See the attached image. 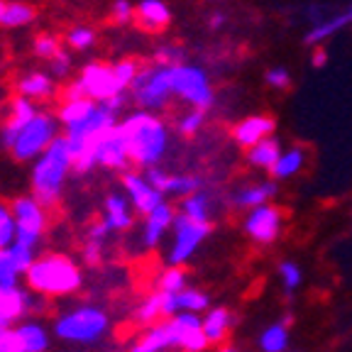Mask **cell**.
I'll use <instances>...</instances> for the list:
<instances>
[{"label":"cell","instance_id":"cell-1","mask_svg":"<svg viewBox=\"0 0 352 352\" xmlns=\"http://www.w3.org/2000/svg\"><path fill=\"white\" fill-rule=\"evenodd\" d=\"M122 138L130 149V160L140 169L157 166L169 149V127L157 110L138 108L118 122Z\"/></svg>","mask_w":352,"mask_h":352},{"label":"cell","instance_id":"cell-2","mask_svg":"<svg viewBox=\"0 0 352 352\" xmlns=\"http://www.w3.org/2000/svg\"><path fill=\"white\" fill-rule=\"evenodd\" d=\"M74 162H76V152H74L72 140L66 135H59L34 160L32 171H30V184H32V193L47 208L59 204L66 179L74 171Z\"/></svg>","mask_w":352,"mask_h":352},{"label":"cell","instance_id":"cell-3","mask_svg":"<svg viewBox=\"0 0 352 352\" xmlns=\"http://www.w3.org/2000/svg\"><path fill=\"white\" fill-rule=\"evenodd\" d=\"M25 281L37 296L64 298L81 289L83 274L81 267L69 254L50 252L34 259L32 267L25 272Z\"/></svg>","mask_w":352,"mask_h":352},{"label":"cell","instance_id":"cell-4","mask_svg":"<svg viewBox=\"0 0 352 352\" xmlns=\"http://www.w3.org/2000/svg\"><path fill=\"white\" fill-rule=\"evenodd\" d=\"M110 318L98 306H78L54 320V336L74 345H94L108 333Z\"/></svg>","mask_w":352,"mask_h":352},{"label":"cell","instance_id":"cell-5","mask_svg":"<svg viewBox=\"0 0 352 352\" xmlns=\"http://www.w3.org/2000/svg\"><path fill=\"white\" fill-rule=\"evenodd\" d=\"M127 94L122 83L118 81L116 72H113V64H105V61H88L81 66L78 76L72 83L64 86V96L61 98H74V96H86L91 100H110L116 96Z\"/></svg>","mask_w":352,"mask_h":352},{"label":"cell","instance_id":"cell-6","mask_svg":"<svg viewBox=\"0 0 352 352\" xmlns=\"http://www.w3.org/2000/svg\"><path fill=\"white\" fill-rule=\"evenodd\" d=\"M130 98L135 100L138 108L144 110H166L171 105L174 96V86H171V66L162 64H147L140 69L138 78L130 86Z\"/></svg>","mask_w":352,"mask_h":352},{"label":"cell","instance_id":"cell-7","mask_svg":"<svg viewBox=\"0 0 352 352\" xmlns=\"http://www.w3.org/2000/svg\"><path fill=\"white\" fill-rule=\"evenodd\" d=\"M59 127L61 122L56 118V113L39 110L37 116L22 127L17 140L12 142V147L8 152L12 154L15 162H34L44 149L59 138Z\"/></svg>","mask_w":352,"mask_h":352},{"label":"cell","instance_id":"cell-8","mask_svg":"<svg viewBox=\"0 0 352 352\" xmlns=\"http://www.w3.org/2000/svg\"><path fill=\"white\" fill-rule=\"evenodd\" d=\"M171 86H174V96L184 105L201 110H210L215 105V88L201 66L188 64V61L174 64L171 66Z\"/></svg>","mask_w":352,"mask_h":352},{"label":"cell","instance_id":"cell-9","mask_svg":"<svg viewBox=\"0 0 352 352\" xmlns=\"http://www.w3.org/2000/svg\"><path fill=\"white\" fill-rule=\"evenodd\" d=\"M10 208L17 220V242L39 248L44 230H47V220H50L47 206L34 193H30V196H17L10 204Z\"/></svg>","mask_w":352,"mask_h":352},{"label":"cell","instance_id":"cell-10","mask_svg":"<svg viewBox=\"0 0 352 352\" xmlns=\"http://www.w3.org/2000/svg\"><path fill=\"white\" fill-rule=\"evenodd\" d=\"M171 230H174V242H171V250H169V264H184L193 257V252L201 248V242L208 237L210 223L193 220L179 210Z\"/></svg>","mask_w":352,"mask_h":352},{"label":"cell","instance_id":"cell-11","mask_svg":"<svg viewBox=\"0 0 352 352\" xmlns=\"http://www.w3.org/2000/svg\"><path fill=\"white\" fill-rule=\"evenodd\" d=\"M120 122V113L113 110L105 103H96V108L88 113L86 118H81L78 122L64 127V135L72 140L76 147L81 144H91L96 138H100L103 132H108L110 127H116Z\"/></svg>","mask_w":352,"mask_h":352},{"label":"cell","instance_id":"cell-12","mask_svg":"<svg viewBox=\"0 0 352 352\" xmlns=\"http://www.w3.org/2000/svg\"><path fill=\"white\" fill-rule=\"evenodd\" d=\"M91 149H94L96 164L108 171H125L132 164L130 149H127V142L118 125L110 127L108 132H103L100 138H96L91 142Z\"/></svg>","mask_w":352,"mask_h":352},{"label":"cell","instance_id":"cell-13","mask_svg":"<svg viewBox=\"0 0 352 352\" xmlns=\"http://www.w3.org/2000/svg\"><path fill=\"white\" fill-rule=\"evenodd\" d=\"M281 226H284V213L274 204L254 206L245 218V232L257 245H272L279 237Z\"/></svg>","mask_w":352,"mask_h":352},{"label":"cell","instance_id":"cell-14","mask_svg":"<svg viewBox=\"0 0 352 352\" xmlns=\"http://www.w3.org/2000/svg\"><path fill=\"white\" fill-rule=\"evenodd\" d=\"M122 191H125V196L130 198L132 208L138 210L140 215H147L152 213L157 206L164 201V193L160 191V188L154 186L152 182H149L147 176H144V171H122Z\"/></svg>","mask_w":352,"mask_h":352},{"label":"cell","instance_id":"cell-15","mask_svg":"<svg viewBox=\"0 0 352 352\" xmlns=\"http://www.w3.org/2000/svg\"><path fill=\"white\" fill-rule=\"evenodd\" d=\"M171 325L176 333V347H182L184 352H204L210 345L204 330V318H198V314L182 311L171 318Z\"/></svg>","mask_w":352,"mask_h":352},{"label":"cell","instance_id":"cell-16","mask_svg":"<svg viewBox=\"0 0 352 352\" xmlns=\"http://www.w3.org/2000/svg\"><path fill=\"white\" fill-rule=\"evenodd\" d=\"M37 113H39V108L34 100L25 98V96H15V98L8 103V116H6V120H3V125H0V147L10 149L12 142L17 140V135H20V130L28 125Z\"/></svg>","mask_w":352,"mask_h":352},{"label":"cell","instance_id":"cell-17","mask_svg":"<svg viewBox=\"0 0 352 352\" xmlns=\"http://www.w3.org/2000/svg\"><path fill=\"white\" fill-rule=\"evenodd\" d=\"M276 130V120L272 116H264V113H254V116H248L237 120L230 130V138L237 147L250 149L252 144L262 142L264 138H272Z\"/></svg>","mask_w":352,"mask_h":352},{"label":"cell","instance_id":"cell-18","mask_svg":"<svg viewBox=\"0 0 352 352\" xmlns=\"http://www.w3.org/2000/svg\"><path fill=\"white\" fill-rule=\"evenodd\" d=\"M59 78L54 74H47V72H28L22 74V76L15 78V96H25V98L34 100V103H47V100L56 98L59 94Z\"/></svg>","mask_w":352,"mask_h":352},{"label":"cell","instance_id":"cell-19","mask_svg":"<svg viewBox=\"0 0 352 352\" xmlns=\"http://www.w3.org/2000/svg\"><path fill=\"white\" fill-rule=\"evenodd\" d=\"M32 308H37V301L20 284H0V320L6 325L25 318Z\"/></svg>","mask_w":352,"mask_h":352},{"label":"cell","instance_id":"cell-20","mask_svg":"<svg viewBox=\"0 0 352 352\" xmlns=\"http://www.w3.org/2000/svg\"><path fill=\"white\" fill-rule=\"evenodd\" d=\"M352 28V8H345V10L330 12V15H323L320 20L311 22V28L306 32V44L311 47H318V44L328 42L330 37L340 34L342 30Z\"/></svg>","mask_w":352,"mask_h":352},{"label":"cell","instance_id":"cell-21","mask_svg":"<svg viewBox=\"0 0 352 352\" xmlns=\"http://www.w3.org/2000/svg\"><path fill=\"white\" fill-rule=\"evenodd\" d=\"M135 25L147 34L164 32L171 25V8L166 6V0H140Z\"/></svg>","mask_w":352,"mask_h":352},{"label":"cell","instance_id":"cell-22","mask_svg":"<svg viewBox=\"0 0 352 352\" xmlns=\"http://www.w3.org/2000/svg\"><path fill=\"white\" fill-rule=\"evenodd\" d=\"M135 213L138 210L132 208L130 198L125 196V191H113L105 196V204H103V220L110 226L113 232H122V230H130L135 226Z\"/></svg>","mask_w":352,"mask_h":352},{"label":"cell","instance_id":"cell-23","mask_svg":"<svg viewBox=\"0 0 352 352\" xmlns=\"http://www.w3.org/2000/svg\"><path fill=\"white\" fill-rule=\"evenodd\" d=\"M176 218L174 206H169L166 201H162L152 213L144 215V226H142V245L144 248H157L162 242V237L171 230Z\"/></svg>","mask_w":352,"mask_h":352},{"label":"cell","instance_id":"cell-24","mask_svg":"<svg viewBox=\"0 0 352 352\" xmlns=\"http://www.w3.org/2000/svg\"><path fill=\"white\" fill-rule=\"evenodd\" d=\"M279 186H276V179H267V182H252V184H245L240 186L235 193H232V204L235 208H242V210H250L254 206H262V204H270L272 198L276 196Z\"/></svg>","mask_w":352,"mask_h":352},{"label":"cell","instance_id":"cell-25","mask_svg":"<svg viewBox=\"0 0 352 352\" xmlns=\"http://www.w3.org/2000/svg\"><path fill=\"white\" fill-rule=\"evenodd\" d=\"M169 347H176V333L174 325H171V318L149 325L144 338L135 342L130 347V352H166Z\"/></svg>","mask_w":352,"mask_h":352},{"label":"cell","instance_id":"cell-26","mask_svg":"<svg viewBox=\"0 0 352 352\" xmlns=\"http://www.w3.org/2000/svg\"><path fill=\"white\" fill-rule=\"evenodd\" d=\"M306 162H308L306 147H301V144H294V147H289V149H281L279 160H276V164L272 166L270 174H272V179H276V182L294 179V176H298L303 171Z\"/></svg>","mask_w":352,"mask_h":352},{"label":"cell","instance_id":"cell-27","mask_svg":"<svg viewBox=\"0 0 352 352\" xmlns=\"http://www.w3.org/2000/svg\"><path fill=\"white\" fill-rule=\"evenodd\" d=\"M279 154H281V142L272 135V138H264L262 142L245 149V162H248L252 169L272 171V166L279 160Z\"/></svg>","mask_w":352,"mask_h":352},{"label":"cell","instance_id":"cell-28","mask_svg":"<svg viewBox=\"0 0 352 352\" xmlns=\"http://www.w3.org/2000/svg\"><path fill=\"white\" fill-rule=\"evenodd\" d=\"M34 20H37L34 6H30L25 0H6V8H3V15H0V28L22 30L30 28Z\"/></svg>","mask_w":352,"mask_h":352},{"label":"cell","instance_id":"cell-29","mask_svg":"<svg viewBox=\"0 0 352 352\" xmlns=\"http://www.w3.org/2000/svg\"><path fill=\"white\" fill-rule=\"evenodd\" d=\"M17 336H20L22 350L25 352H47L50 350V333L37 320H25L17 325Z\"/></svg>","mask_w":352,"mask_h":352},{"label":"cell","instance_id":"cell-30","mask_svg":"<svg viewBox=\"0 0 352 352\" xmlns=\"http://www.w3.org/2000/svg\"><path fill=\"white\" fill-rule=\"evenodd\" d=\"M98 100H91L86 96H74V98H61L59 108H56V118H59L61 127L72 125V122H78L81 118H86L91 110L96 108Z\"/></svg>","mask_w":352,"mask_h":352},{"label":"cell","instance_id":"cell-31","mask_svg":"<svg viewBox=\"0 0 352 352\" xmlns=\"http://www.w3.org/2000/svg\"><path fill=\"white\" fill-rule=\"evenodd\" d=\"M230 311L228 308H208L204 316V330L206 336H208L210 345L213 342H220L223 338L228 336V330H230Z\"/></svg>","mask_w":352,"mask_h":352},{"label":"cell","instance_id":"cell-32","mask_svg":"<svg viewBox=\"0 0 352 352\" xmlns=\"http://www.w3.org/2000/svg\"><path fill=\"white\" fill-rule=\"evenodd\" d=\"M179 210L184 215L193 220H201V223H210V213H213V204H210V196L206 191L198 188L196 193L191 196L182 198V204H179Z\"/></svg>","mask_w":352,"mask_h":352},{"label":"cell","instance_id":"cell-33","mask_svg":"<svg viewBox=\"0 0 352 352\" xmlns=\"http://www.w3.org/2000/svg\"><path fill=\"white\" fill-rule=\"evenodd\" d=\"M206 113H208V110L186 105V108H184L174 120L176 132H179L182 138H196L198 132L204 130V125H206Z\"/></svg>","mask_w":352,"mask_h":352},{"label":"cell","instance_id":"cell-34","mask_svg":"<svg viewBox=\"0 0 352 352\" xmlns=\"http://www.w3.org/2000/svg\"><path fill=\"white\" fill-rule=\"evenodd\" d=\"M201 188V179L193 174H169L164 182L162 193L164 196H174V198H186L191 193H196Z\"/></svg>","mask_w":352,"mask_h":352},{"label":"cell","instance_id":"cell-35","mask_svg":"<svg viewBox=\"0 0 352 352\" xmlns=\"http://www.w3.org/2000/svg\"><path fill=\"white\" fill-rule=\"evenodd\" d=\"M286 325H289V318L284 323H274L264 330L262 338H259L262 352H286V347H289V330H286Z\"/></svg>","mask_w":352,"mask_h":352},{"label":"cell","instance_id":"cell-36","mask_svg":"<svg viewBox=\"0 0 352 352\" xmlns=\"http://www.w3.org/2000/svg\"><path fill=\"white\" fill-rule=\"evenodd\" d=\"M96 39H98V34H96L94 28H88V25H74V28H69V32H66L64 44L69 47V52H88L96 47Z\"/></svg>","mask_w":352,"mask_h":352},{"label":"cell","instance_id":"cell-37","mask_svg":"<svg viewBox=\"0 0 352 352\" xmlns=\"http://www.w3.org/2000/svg\"><path fill=\"white\" fill-rule=\"evenodd\" d=\"M61 50H64V44H61L59 37L52 32H42L32 39V54L42 61H52Z\"/></svg>","mask_w":352,"mask_h":352},{"label":"cell","instance_id":"cell-38","mask_svg":"<svg viewBox=\"0 0 352 352\" xmlns=\"http://www.w3.org/2000/svg\"><path fill=\"white\" fill-rule=\"evenodd\" d=\"M17 240V220L8 204L0 201V250H8Z\"/></svg>","mask_w":352,"mask_h":352},{"label":"cell","instance_id":"cell-39","mask_svg":"<svg viewBox=\"0 0 352 352\" xmlns=\"http://www.w3.org/2000/svg\"><path fill=\"white\" fill-rule=\"evenodd\" d=\"M135 318H138V323L142 325H154L157 323V318H164V314H162V294H152V296H147L142 303L138 306V311H135Z\"/></svg>","mask_w":352,"mask_h":352},{"label":"cell","instance_id":"cell-40","mask_svg":"<svg viewBox=\"0 0 352 352\" xmlns=\"http://www.w3.org/2000/svg\"><path fill=\"white\" fill-rule=\"evenodd\" d=\"M179 298V311H191V314H204L210 308V301L204 292L198 289H184V292L176 294Z\"/></svg>","mask_w":352,"mask_h":352},{"label":"cell","instance_id":"cell-41","mask_svg":"<svg viewBox=\"0 0 352 352\" xmlns=\"http://www.w3.org/2000/svg\"><path fill=\"white\" fill-rule=\"evenodd\" d=\"M186 289V272L182 270V264H169V270L160 274V292L179 294Z\"/></svg>","mask_w":352,"mask_h":352},{"label":"cell","instance_id":"cell-42","mask_svg":"<svg viewBox=\"0 0 352 352\" xmlns=\"http://www.w3.org/2000/svg\"><path fill=\"white\" fill-rule=\"evenodd\" d=\"M138 17V3H132V0H113V6H110V20L113 25L118 28H127L132 25Z\"/></svg>","mask_w":352,"mask_h":352},{"label":"cell","instance_id":"cell-43","mask_svg":"<svg viewBox=\"0 0 352 352\" xmlns=\"http://www.w3.org/2000/svg\"><path fill=\"white\" fill-rule=\"evenodd\" d=\"M140 69H142V64H140L138 59H130V56L113 61V72H116L118 81L122 83V88H125V91H130V86L135 83V78H138Z\"/></svg>","mask_w":352,"mask_h":352},{"label":"cell","instance_id":"cell-44","mask_svg":"<svg viewBox=\"0 0 352 352\" xmlns=\"http://www.w3.org/2000/svg\"><path fill=\"white\" fill-rule=\"evenodd\" d=\"M186 61V52H184L182 44H160L157 50H154V64H162V66H174V64H182Z\"/></svg>","mask_w":352,"mask_h":352},{"label":"cell","instance_id":"cell-45","mask_svg":"<svg viewBox=\"0 0 352 352\" xmlns=\"http://www.w3.org/2000/svg\"><path fill=\"white\" fill-rule=\"evenodd\" d=\"M22 276V270L17 267L10 250H0V284H17Z\"/></svg>","mask_w":352,"mask_h":352},{"label":"cell","instance_id":"cell-46","mask_svg":"<svg viewBox=\"0 0 352 352\" xmlns=\"http://www.w3.org/2000/svg\"><path fill=\"white\" fill-rule=\"evenodd\" d=\"M264 83L272 91H289L292 88V72L286 66H272V69L264 72Z\"/></svg>","mask_w":352,"mask_h":352},{"label":"cell","instance_id":"cell-47","mask_svg":"<svg viewBox=\"0 0 352 352\" xmlns=\"http://www.w3.org/2000/svg\"><path fill=\"white\" fill-rule=\"evenodd\" d=\"M8 250H10V254L15 257V262H17V267L22 270V274H25V272L32 267L34 259H37V248H32V245H25V242L15 240Z\"/></svg>","mask_w":352,"mask_h":352},{"label":"cell","instance_id":"cell-48","mask_svg":"<svg viewBox=\"0 0 352 352\" xmlns=\"http://www.w3.org/2000/svg\"><path fill=\"white\" fill-rule=\"evenodd\" d=\"M279 276H281V281H284L286 292H294V289H298V286H301V279H303L301 267H298V264H294V262H284V264H281V267H279Z\"/></svg>","mask_w":352,"mask_h":352},{"label":"cell","instance_id":"cell-49","mask_svg":"<svg viewBox=\"0 0 352 352\" xmlns=\"http://www.w3.org/2000/svg\"><path fill=\"white\" fill-rule=\"evenodd\" d=\"M103 248H105V242L94 240V237H86V240H83V248H81V259L86 264H91V267H96V264L100 262V257H103Z\"/></svg>","mask_w":352,"mask_h":352},{"label":"cell","instance_id":"cell-50","mask_svg":"<svg viewBox=\"0 0 352 352\" xmlns=\"http://www.w3.org/2000/svg\"><path fill=\"white\" fill-rule=\"evenodd\" d=\"M72 69H74V61H72V54L66 50H61L59 54L50 61V72L54 74L56 78H66L72 74Z\"/></svg>","mask_w":352,"mask_h":352},{"label":"cell","instance_id":"cell-51","mask_svg":"<svg viewBox=\"0 0 352 352\" xmlns=\"http://www.w3.org/2000/svg\"><path fill=\"white\" fill-rule=\"evenodd\" d=\"M0 352H25L22 350V342H20V336H17L15 328H3L0 330Z\"/></svg>","mask_w":352,"mask_h":352},{"label":"cell","instance_id":"cell-52","mask_svg":"<svg viewBox=\"0 0 352 352\" xmlns=\"http://www.w3.org/2000/svg\"><path fill=\"white\" fill-rule=\"evenodd\" d=\"M110 226L105 223V220H96L94 226L88 228V232H86V237H94V240H100V242H108V237H110Z\"/></svg>","mask_w":352,"mask_h":352},{"label":"cell","instance_id":"cell-53","mask_svg":"<svg viewBox=\"0 0 352 352\" xmlns=\"http://www.w3.org/2000/svg\"><path fill=\"white\" fill-rule=\"evenodd\" d=\"M325 61H328V52L323 50V44L314 47V54H311V64H314L316 69H320V66H325Z\"/></svg>","mask_w":352,"mask_h":352},{"label":"cell","instance_id":"cell-54","mask_svg":"<svg viewBox=\"0 0 352 352\" xmlns=\"http://www.w3.org/2000/svg\"><path fill=\"white\" fill-rule=\"evenodd\" d=\"M226 22H228V15H226V12H223V10H215L213 15L208 17V28H210V30H220L223 25H226Z\"/></svg>","mask_w":352,"mask_h":352},{"label":"cell","instance_id":"cell-55","mask_svg":"<svg viewBox=\"0 0 352 352\" xmlns=\"http://www.w3.org/2000/svg\"><path fill=\"white\" fill-rule=\"evenodd\" d=\"M220 352H240V350H235V347H223Z\"/></svg>","mask_w":352,"mask_h":352},{"label":"cell","instance_id":"cell-56","mask_svg":"<svg viewBox=\"0 0 352 352\" xmlns=\"http://www.w3.org/2000/svg\"><path fill=\"white\" fill-rule=\"evenodd\" d=\"M3 8H6V0H0V15H3Z\"/></svg>","mask_w":352,"mask_h":352},{"label":"cell","instance_id":"cell-57","mask_svg":"<svg viewBox=\"0 0 352 352\" xmlns=\"http://www.w3.org/2000/svg\"><path fill=\"white\" fill-rule=\"evenodd\" d=\"M213 3H226V0H213Z\"/></svg>","mask_w":352,"mask_h":352}]
</instances>
